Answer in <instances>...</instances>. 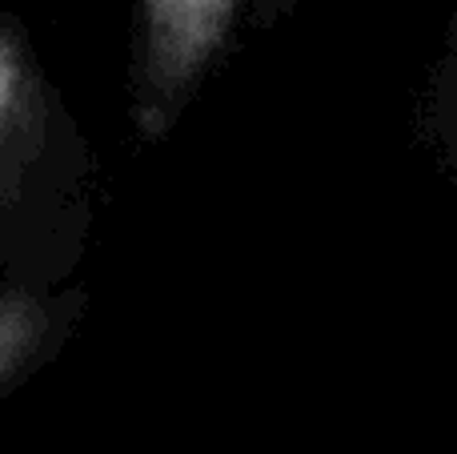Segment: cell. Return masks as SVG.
Returning a JSON list of instances; mask_svg holds the SVG:
<instances>
[{
  "mask_svg": "<svg viewBox=\"0 0 457 454\" xmlns=\"http://www.w3.org/2000/svg\"><path fill=\"white\" fill-rule=\"evenodd\" d=\"M101 217V161L32 37L0 13V294L69 290Z\"/></svg>",
  "mask_w": 457,
  "mask_h": 454,
  "instance_id": "6da1fadb",
  "label": "cell"
},
{
  "mask_svg": "<svg viewBox=\"0 0 457 454\" xmlns=\"http://www.w3.org/2000/svg\"><path fill=\"white\" fill-rule=\"evenodd\" d=\"M237 13L241 0H137L129 121L141 141H169L225 56Z\"/></svg>",
  "mask_w": 457,
  "mask_h": 454,
  "instance_id": "7a4b0ae2",
  "label": "cell"
},
{
  "mask_svg": "<svg viewBox=\"0 0 457 454\" xmlns=\"http://www.w3.org/2000/svg\"><path fill=\"white\" fill-rule=\"evenodd\" d=\"M85 310L88 294L80 286L53 294H0V394L45 370L77 334Z\"/></svg>",
  "mask_w": 457,
  "mask_h": 454,
  "instance_id": "3957f363",
  "label": "cell"
}]
</instances>
